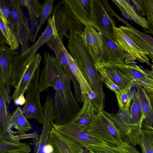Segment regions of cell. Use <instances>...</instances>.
Instances as JSON below:
<instances>
[{"label":"cell","instance_id":"46","mask_svg":"<svg viewBox=\"0 0 153 153\" xmlns=\"http://www.w3.org/2000/svg\"></svg>","mask_w":153,"mask_h":153},{"label":"cell","instance_id":"29","mask_svg":"<svg viewBox=\"0 0 153 153\" xmlns=\"http://www.w3.org/2000/svg\"><path fill=\"white\" fill-rule=\"evenodd\" d=\"M131 123L138 124L142 123L144 117L143 114L137 92L135 94L130 108Z\"/></svg>","mask_w":153,"mask_h":153},{"label":"cell","instance_id":"35","mask_svg":"<svg viewBox=\"0 0 153 153\" xmlns=\"http://www.w3.org/2000/svg\"><path fill=\"white\" fill-rule=\"evenodd\" d=\"M120 111H125L130 109L131 100L130 99L128 91L121 90L116 94Z\"/></svg>","mask_w":153,"mask_h":153},{"label":"cell","instance_id":"20","mask_svg":"<svg viewBox=\"0 0 153 153\" xmlns=\"http://www.w3.org/2000/svg\"><path fill=\"white\" fill-rule=\"evenodd\" d=\"M136 88L144 117L141 123V129L153 130V109L151 104L149 97L142 86L138 85Z\"/></svg>","mask_w":153,"mask_h":153},{"label":"cell","instance_id":"24","mask_svg":"<svg viewBox=\"0 0 153 153\" xmlns=\"http://www.w3.org/2000/svg\"><path fill=\"white\" fill-rule=\"evenodd\" d=\"M19 1L22 6L27 8L31 30L33 33L35 32L39 23L42 4L37 0Z\"/></svg>","mask_w":153,"mask_h":153},{"label":"cell","instance_id":"33","mask_svg":"<svg viewBox=\"0 0 153 153\" xmlns=\"http://www.w3.org/2000/svg\"><path fill=\"white\" fill-rule=\"evenodd\" d=\"M146 12L148 28L143 29L145 33L153 35V0H143Z\"/></svg>","mask_w":153,"mask_h":153},{"label":"cell","instance_id":"37","mask_svg":"<svg viewBox=\"0 0 153 153\" xmlns=\"http://www.w3.org/2000/svg\"><path fill=\"white\" fill-rule=\"evenodd\" d=\"M15 132L9 128L4 133H0V138L11 143H20V140L18 139L17 135H14Z\"/></svg>","mask_w":153,"mask_h":153},{"label":"cell","instance_id":"12","mask_svg":"<svg viewBox=\"0 0 153 153\" xmlns=\"http://www.w3.org/2000/svg\"><path fill=\"white\" fill-rule=\"evenodd\" d=\"M102 111L113 122L120 131L123 142L134 146L139 145L141 129V123L134 124L129 123L117 114L109 113L104 109Z\"/></svg>","mask_w":153,"mask_h":153},{"label":"cell","instance_id":"11","mask_svg":"<svg viewBox=\"0 0 153 153\" xmlns=\"http://www.w3.org/2000/svg\"><path fill=\"white\" fill-rule=\"evenodd\" d=\"M42 57L36 53L28 64L18 83L15 88L12 96L14 103L17 105L25 104L26 99L24 94L27 88L37 70L39 67Z\"/></svg>","mask_w":153,"mask_h":153},{"label":"cell","instance_id":"27","mask_svg":"<svg viewBox=\"0 0 153 153\" xmlns=\"http://www.w3.org/2000/svg\"><path fill=\"white\" fill-rule=\"evenodd\" d=\"M0 33L5 39L6 44L13 50H17L19 45L17 37L6 19L1 14H0Z\"/></svg>","mask_w":153,"mask_h":153},{"label":"cell","instance_id":"16","mask_svg":"<svg viewBox=\"0 0 153 153\" xmlns=\"http://www.w3.org/2000/svg\"><path fill=\"white\" fill-rule=\"evenodd\" d=\"M48 143L53 147L52 153H85L82 146L65 137L53 127L49 134Z\"/></svg>","mask_w":153,"mask_h":153},{"label":"cell","instance_id":"25","mask_svg":"<svg viewBox=\"0 0 153 153\" xmlns=\"http://www.w3.org/2000/svg\"><path fill=\"white\" fill-rule=\"evenodd\" d=\"M62 49L67 58L70 68L79 84L83 98V97L87 95L89 91L92 89L76 63L64 45Z\"/></svg>","mask_w":153,"mask_h":153},{"label":"cell","instance_id":"26","mask_svg":"<svg viewBox=\"0 0 153 153\" xmlns=\"http://www.w3.org/2000/svg\"><path fill=\"white\" fill-rule=\"evenodd\" d=\"M9 123L11 127L16 129L19 134H25L32 128L31 124L19 107H17L10 116Z\"/></svg>","mask_w":153,"mask_h":153},{"label":"cell","instance_id":"39","mask_svg":"<svg viewBox=\"0 0 153 153\" xmlns=\"http://www.w3.org/2000/svg\"><path fill=\"white\" fill-rule=\"evenodd\" d=\"M38 136V135L36 132H35L32 134H26L25 133L24 134L17 135V138L20 140L22 139L29 138H32L37 140L39 138Z\"/></svg>","mask_w":153,"mask_h":153},{"label":"cell","instance_id":"14","mask_svg":"<svg viewBox=\"0 0 153 153\" xmlns=\"http://www.w3.org/2000/svg\"><path fill=\"white\" fill-rule=\"evenodd\" d=\"M18 54L5 45L0 46V80L10 90L13 68Z\"/></svg>","mask_w":153,"mask_h":153},{"label":"cell","instance_id":"18","mask_svg":"<svg viewBox=\"0 0 153 153\" xmlns=\"http://www.w3.org/2000/svg\"><path fill=\"white\" fill-rule=\"evenodd\" d=\"M114 66L119 67L133 83L135 86L153 88V79L148 75L145 69L136 63L126 64L125 62Z\"/></svg>","mask_w":153,"mask_h":153},{"label":"cell","instance_id":"38","mask_svg":"<svg viewBox=\"0 0 153 153\" xmlns=\"http://www.w3.org/2000/svg\"><path fill=\"white\" fill-rule=\"evenodd\" d=\"M134 7L136 12L140 16H142L146 15V12L144 3L143 0H131Z\"/></svg>","mask_w":153,"mask_h":153},{"label":"cell","instance_id":"41","mask_svg":"<svg viewBox=\"0 0 153 153\" xmlns=\"http://www.w3.org/2000/svg\"><path fill=\"white\" fill-rule=\"evenodd\" d=\"M53 151L52 146L48 143L45 146L43 149L44 153H52Z\"/></svg>","mask_w":153,"mask_h":153},{"label":"cell","instance_id":"4","mask_svg":"<svg viewBox=\"0 0 153 153\" xmlns=\"http://www.w3.org/2000/svg\"><path fill=\"white\" fill-rule=\"evenodd\" d=\"M7 1L10 11L13 29L21 46V53H23L30 47V41L34 43V33L31 30L19 0H7Z\"/></svg>","mask_w":153,"mask_h":153},{"label":"cell","instance_id":"3","mask_svg":"<svg viewBox=\"0 0 153 153\" xmlns=\"http://www.w3.org/2000/svg\"><path fill=\"white\" fill-rule=\"evenodd\" d=\"M52 15L55 22L58 36L62 41L64 37L69 39V33L81 36L83 30V24L71 11L65 0L57 3L54 7Z\"/></svg>","mask_w":153,"mask_h":153},{"label":"cell","instance_id":"8","mask_svg":"<svg viewBox=\"0 0 153 153\" xmlns=\"http://www.w3.org/2000/svg\"><path fill=\"white\" fill-rule=\"evenodd\" d=\"M115 36L116 42L123 50L126 54L124 62L136 63L137 60L150 66L151 63L148 55L149 53L133 41L122 30L116 27Z\"/></svg>","mask_w":153,"mask_h":153},{"label":"cell","instance_id":"7","mask_svg":"<svg viewBox=\"0 0 153 153\" xmlns=\"http://www.w3.org/2000/svg\"><path fill=\"white\" fill-rule=\"evenodd\" d=\"M53 127L65 137L85 148L90 145L111 146L86 130L81 129L71 122L66 124H53Z\"/></svg>","mask_w":153,"mask_h":153},{"label":"cell","instance_id":"22","mask_svg":"<svg viewBox=\"0 0 153 153\" xmlns=\"http://www.w3.org/2000/svg\"><path fill=\"white\" fill-rule=\"evenodd\" d=\"M100 67L122 90L128 91L132 87H136L118 66Z\"/></svg>","mask_w":153,"mask_h":153},{"label":"cell","instance_id":"5","mask_svg":"<svg viewBox=\"0 0 153 153\" xmlns=\"http://www.w3.org/2000/svg\"><path fill=\"white\" fill-rule=\"evenodd\" d=\"M40 68L34 73L25 91L26 102L22 109L27 119H34L42 124L43 120V107L40 99L39 80Z\"/></svg>","mask_w":153,"mask_h":153},{"label":"cell","instance_id":"42","mask_svg":"<svg viewBox=\"0 0 153 153\" xmlns=\"http://www.w3.org/2000/svg\"><path fill=\"white\" fill-rule=\"evenodd\" d=\"M147 95L149 97H153V88L143 87Z\"/></svg>","mask_w":153,"mask_h":153},{"label":"cell","instance_id":"28","mask_svg":"<svg viewBox=\"0 0 153 153\" xmlns=\"http://www.w3.org/2000/svg\"><path fill=\"white\" fill-rule=\"evenodd\" d=\"M0 153H30L31 148L26 143H15L0 138Z\"/></svg>","mask_w":153,"mask_h":153},{"label":"cell","instance_id":"32","mask_svg":"<svg viewBox=\"0 0 153 153\" xmlns=\"http://www.w3.org/2000/svg\"><path fill=\"white\" fill-rule=\"evenodd\" d=\"M53 0H45L42 4L41 10L40 20L39 25L34 33V40L35 42L39 30L47 20L52 14L53 7Z\"/></svg>","mask_w":153,"mask_h":153},{"label":"cell","instance_id":"34","mask_svg":"<svg viewBox=\"0 0 153 153\" xmlns=\"http://www.w3.org/2000/svg\"><path fill=\"white\" fill-rule=\"evenodd\" d=\"M101 79L103 83L109 89L116 94L122 90L107 75L100 67H96Z\"/></svg>","mask_w":153,"mask_h":153},{"label":"cell","instance_id":"13","mask_svg":"<svg viewBox=\"0 0 153 153\" xmlns=\"http://www.w3.org/2000/svg\"><path fill=\"white\" fill-rule=\"evenodd\" d=\"M43 110L42 130L40 135L36 142L34 150L35 153H44V147L48 143L49 134L54 122L53 99L49 94L45 101Z\"/></svg>","mask_w":153,"mask_h":153},{"label":"cell","instance_id":"6","mask_svg":"<svg viewBox=\"0 0 153 153\" xmlns=\"http://www.w3.org/2000/svg\"><path fill=\"white\" fill-rule=\"evenodd\" d=\"M86 131L112 146L123 145L120 132L102 111H99Z\"/></svg>","mask_w":153,"mask_h":153},{"label":"cell","instance_id":"9","mask_svg":"<svg viewBox=\"0 0 153 153\" xmlns=\"http://www.w3.org/2000/svg\"><path fill=\"white\" fill-rule=\"evenodd\" d=\"M92 27L117 43L115 36L116 25L102 0H94Z\"/></svg>","mask_w":153,"mask_h":153},{"label":"cell","instance_id":"23","mask_svg":"<svg viewBox=\"0 0 153 153\" xmlns=\"http://www.w3.org/2000/svg\"><path fill=\"white\" fill-rule=\"evenodd\" d=\"M119 8L123 15L126 18L133 20L143 29L148 28V22L144 17L139 15L133 6L128 1L125 0H112Z\"/></svg>","mask_w":153,"mask_h":153},{"label":"cell","instance_id":"45","mask_svg":"<svg viewBox=\"0 0 153 153\" xmlns=\"http://www.w3.org/2000/svg\"><path fill=\"white\" fill-rule=\"evenodd\" d=\"M151 104L153 109V97H149Z\"/></svg>","mask_w":153,"mask_h":153},{"label":"cell","instance_id":"17","mask_svg":"<svg viewBox=\"0 0 153 153\" xmlns=\"http://www.w3.org/2000/svg\"><path fill=\"white\" fill-rule=\"evenodd\" d=\"M71 11L85 26H92L94 0H65Z\"/></svg>","mask_w":153,"mask_h":153},{"label":"cell","instance_id":"43","mask_svg":"<svg viewBox=\"0 0 153 153\" xmlns=\"http://www.w3.org/2000/svg\"><path fill=\"white\" fill-rule=\"evenodd\" d=\"M152 64H151V70L149 71L145 69V70L148 75L151 78L153 79V61H152Z\"/></svg>","mask_w":153,"mask_h":153},{"label":"cell","instance_id":"19","mask_svg":"<svg viewBox=\"0 0 153 153\" xmlns=\"http://www.w3.org/2000/svg\"><path fill=\"white\" fill-rule=\"evenodd\" d=\"M83 104L81 108L70 122L79 128L86 130L99 111L86 95L83 97Z\"/></svg>","mask_w":153,"mask_h":153},{"label":"cell","instance_id":"15","mask_svg":"<svg viewBox=\"0 0 153 153\" xmlns=\"http://www.w3.org/2000/svg\"><path fill=\"white\" fill-rule=\"evenodd\" d=\"M80 36L92 56L96 67L99 64L101 54L102 34L92 26L86 25Z\"/></svg>","mask_w":153,"mask_h":153},{"label":"cell","instance_id":"44","mask_svg":"<svg viewBox=\"0 0 153 153\" xmlns=\"http://www.w3.org/2000/svg\"><path fill=\"white\" fill-rule=\"evenodd\" d=\"M6 43L5 38L3 35L0 33V45H4Z\"/></svg>","mask_w":153,"mask_h":153},{"label":"cell","instance_id":"36","mask_svg":"<svg viewBox=\"0 0 153 153\" xmlns=\"http://www.w3.org/2000/svg\"><path fill=\"white\" fill-rule=\"evenodd\" d=\"M0 14L1 15L5 18L8 24L13 29L10 11L7 0H0Z\"/></svg>","mask_w":153,"mask_h":153},{"label":"cell","instance_id":"21","mask_svg":"<svg viewBox=\"0 0 153 153\" xmlns=\"http://www.w3.org/2000/svg\"><path fill=\"white\" fill-rule=\"evenodd\" d=\"M10 90L0 80V132L4 133L11 127L10 117L7 112V105L11 102Z\"/></svg>","mask_w":153,"mask_h":153},{"label":"cell","instance_id":"10","mask_svg":"<svg viewBox=\"0 0 153 153\" xmlns=\"http://www.w3.org/2000/svg\"><path fill=\"white\" fill-rule=\"evenodd\" d=\"M102 45L97 67L113 66L124 62L126 54L117 43L102 34Z\"/></svg>","mask_w":153,"mask_h":153},{"label":"cell","instance_id":"31","mask_svg":"<svg viewBox=\"0 0 153 153\" xmlns=\"http://www.w3.org/2000/svg\"><path fill=\"white\" fill-rule=\"evenodd\" d=\"M85 148L88 153H129L123 145L106 146L90 145Z\"/></svg>","mask_w":153,"mask_h":153},{"label":"cell","instance_id":"30","mask_svg":"<svg viewBox=\"0 0 153 153\" xmlns=\"http://www.w3.org/2000/svg\"><path fill=\"white\" fill-rule=\"evenodd\" d=\"M139 145L142 153H153V130L141 129Z\"/></svg>","mask_w":153,"mask_h":153},{"label":"cell","instance_id":"1","mask_svg":"<svg viewBox=\"0 0 153 153\" xmlns=\"http://www.w3.org/2000/svg\"><path fill=\"white\" fill-rule=\"evenodd\" d=\"M43 61L44 66L39 80V91L42 92L50 87L54 89V123L61 125L69 123L81 109L72 93L71 81L55 57L45 52Z\"/></svg>","mask_w":153,"mask_h":153},{"label":"cell","instance_id":"2","mask_svg":"<svg viewBox=\"0 0 153 153\" xmlns=\"http://www.w3.org/2000/svg\"><path fill=\"white\" fill-rule=\"evenodd\" d=\"M53 16L48 19L46 27L36 42L25 52L18 54L14 62L11 81L13 86L19 83L27 66L43 45L58 36Z\"/></svg>","mask_w":153,"mask_h":153},{"label":"cell","instance_id":"40","mask_svg":"<svg viewBox=\"0 0 153 153\" xmlns=\"http://www.w3.org/2000/svg\"><path fill=\"white\" fill-rule=\"evenodd\" d=\"M123 146L129 152V153H141L135 146L129 144L126 142H123Z\"/></svg>","mask_w":153,"mask_h":153}]
</instances>
